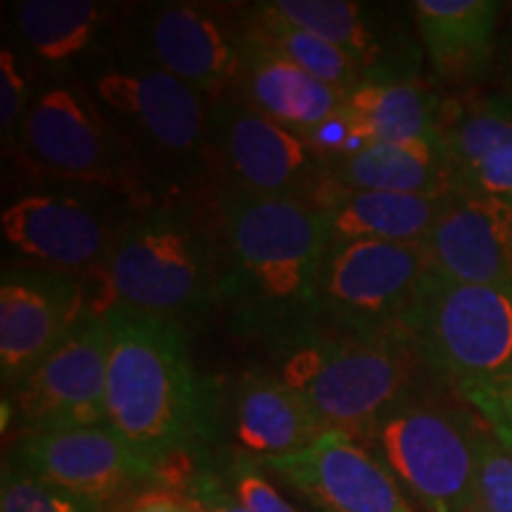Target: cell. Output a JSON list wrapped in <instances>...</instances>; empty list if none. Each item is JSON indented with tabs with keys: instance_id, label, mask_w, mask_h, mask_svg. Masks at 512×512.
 Returning <instances> with one entry per match:
<instances>
[{
	"instance_id": "25",
	"label": "cell",
	"mask_w": 512,
	"mask_h": 512,
	"mask_svg": "<svg viewBox=\"0 0 512 512\" xmlns=\"http://www.w3.org/2000/svg\"><path fill=\"white\" fill-rule=\"evenodd\" d=\"M261 5L292 27L323 38L342 50L368 76H387L389 55L373 12L354 0H261Z\"/></svg>"
},
{
	"instance_id": "17",
	"label": "cell",
	"mask_w": 512,
	"mask_h": 512,
	"mask_svg": "<svg viewBox=\"0 0 512 512\" xmlns=\"http://www.w3.org/2000/svg\"><path fill=\"white\" fill-rule=\"evenodd\" d=\"M427 271L456 283H512V207L451 190L422 242Z\"/></svg>"
},
{
	"instance_id": "1",
	"label": "cell",
	"mask_w": 512,
	"mask_h": 512,
	"mask_svg": "<svg viewBox=\"0 0 512 512\" xmlns=\"http://www.w3.org/2000/svg\"><path fill=\"white\" fill-rule=\"evenodd\" d=\"M107 425L183 489L219 444V384L195 370L190 328L112 309Z\"/></svg>"
},
{
	"instance_id": "2",
	"label": "cell",
	"mask_w": 512,
	"mask_h": 512,
	"mask_svg": "<svg viewBox=\"0 0 512 512\" xmlns=\"http://www.w3.org/2000/svg\"><path fill=\"white\" fill-rule=\"evenodd\" d=\"M223 245L233 330L271 342L320 320V275L332 245L316 204L219 188L211 195Z\"/></svg>"
},
{
	"instance_id": "29",
	"label": "cell",
	"mask_w": 512,
	"mask_h": 512,
	"mask_svg": "<svg viewBox=\"0 0 512 512\" xmlns=\"http://www.w3.org/2000/svg\"><path fill=\"white\" fill-rule=\"evenodd\" d=\"M36 93L38 88L31 86L29 72L19 60L17 50L3 46L0 50V138H3L5 155L15 145Z\"/></svg>"
},
{
	"instance_id": "24",
	"label": "cell",
	"mask_w": 512,
	"mask_h": 512,
	"mask_svg": "<svg viewBox=\"0 0 512 512\" xmlns=\"http://www.w3.org/2000/svg\"><path fill=\"white\" fill-rule=\"evenodd\" d=\"M330 185L344 190L446 195L453 190L439 143H370L351 157L328 162Z\"/></svg>"
},
{
	"instance_id": "20",
	"label": "cell",
	"mask_w": 512,
	"mask_h": 512,
	"mask_svg": "<svg viewBox=\"0 0 512 512\" xmlns=\"http://www.w3.org/2000/svg\"><path fill=\"white\" fill-rule=\"evenodd\" d=\"M238 50L240 72L235 95H240L242 100L278 124L304 133L344 107L347 93L313 79L297 64L249 36L240 24Z\"/></svg>"
},
{
	"instance_id": "3",
	"label": "cell",
	"mask_w": 512,
	"mask_h": 512,
	"mask_svg": "<svg viewBox=\"0 0 512 512\" xmlns=\"http://www.w3.org/2000/svg\"><path fill=\"white\" fill-rule=\"evenodd\" d=\"M223 245L214 209L166 200L138 211L86 283L91 313L124 309L174 320L185 328L221 306Z\"/></svg>"
},
{
	"instance_id": "14",
	"label": "cell",
	"mask_w": 512,
	"mask_h": 512,
	"mask_svg": "<svg viewBox=\"0 0 512 512\" xmlns=\"http://www.w3.org/2000/svg\"><path fill=\"white\" fill-rule=\"evenodd\" d=\"M110 325L88 313L12 392L3 413L17 437L107 422Z\"/></svg>"
},
{
	"instance_id": "12",
	"label": "cell",
	"mask_w": 512,
	"mask_h": 512,
	"mask_svg": "<svg viewBox=\"0 0 512 512\" xmlns=\"http://www.w3.org/2000/svg\"><path fill=\"white\" fill-rule=\"evenodd\" d=\"M114 55L162 69L209 102L235 95L238 86V24L200 3L126 10Z\"/></svg>"
},
{
	"instance_id": "10",
	"label": "cell",
	"mask_w": 512,
	"mask_h": 512,
	"mask_svg": "<svg viewBox=\"0 0 512 512\" xmlns=\"http://www.w3.org/2000/svg\"><path fill=\"white\" fill-rule=\"evenodd\" d=\"M425 275L422 245L332 240L320 275V320L361 337H408Z\"/></svg>"
},
{
	"instance_id": "35",
	"label": "cell",
	"mask_w": 512,
	"mask_h": 512,
	"mask_svg": "<svg viewBox=\"0 0 512 512\" xmlns=\"http://www.w3.org/2000/svg\"><path fill=\"white\" fill-rule=\"evenodd\" d=\"M124 512H190V501L181 489L152 486L124 505Z\"/></svg>"
},
{
	"instance_id": "37",
	"label": "cell",
	"mask_w": 512,
	"mask_h": 512,
	"mask_svg": "<svg viewBox=\"0 0 512 512\" xmlns=\"http://www.w3.org/2000/svg\"><path fill=\"white\" fill-rule=\"evenodd\" d=\"M190 501V512H209L207 508H204V505H200L197 501H192V498H188Z\"/></svg>"
},
{
	"instance_id": "11",
	"label": "cell",
	"mask_w": 512,
	"mask_h": 512,
	"mask_svg": "<svg viewBox=\"0 0 512 512\" xmlns=\"http://www.w3.org/2000/svg\"><path fill=\"white\" fill-rule=\"evenodd\" d=\"M209 145L221 188L316 204L330 185L328 162L240 95L209 105Z\"/></svg>"
},
{
	"instance_id": "39",
	"label": "cell",
	"mask_w": 512,
	"mask_h": 512,
	"mask_svg": "<svg viewBox=\"0 0 512 512\" xmlns=\"http://www.w3.org/2000/svg\"><path fill=\"white\" fill-rule=\"evenodd\" d=\"M415 510H418V512H425V510H420V508H415Z\"/></svg>"
},
{
	"instance_id": "31",
	"label": "cell",
	"mask_w": 512,
	"mask_h": 512,
	"mask_svg": "<svg viewBox=\"0 0 512 512\" xmlns=\"http://www.w3.org/2000/svg\"><path fill=\"white\" fill-rule=\"evenodd\" d=\"M456 394L484 420L486 430L512 451V368L489 380L463 384Z\"/></svg>"
},
{
	"instance_id": "9",
	"label": "cell",
	"mask_w": 512,
	"mask_h": 512,
	"mask_svg": "<svg viewBox=\"0 0 512 512\" xmlns=\"http://www.w3.org/2000/svg\"><path fill=\"white\" fill-rule=\"evenodd\" d=\"M138 209L72 188H34L12 197L0 214L3 242L19 264L91 283Z\"/></svg>"
},
{
	"instance_id": "7",
	"label": "cell",
	"mask_w": 512,
	"mask_h": 512,
	"mask_svg": "<svg viewBox=\"0 0 512 512\" xmlns=\"http://www.w3.org/2000/svg\"><path fill=\"white\" fill-rule=\"evenodd\" d=\"M470 413L411 387L380 415L363 446L425 512L477 503V439Z\"/></svg>"
},
{
	"instance_id": "22",
	"label": "cell",
	"mask_w": 512,
	"mask_h": 512,
	"mask_svg": "<svg viewBox=\"0 0 512 512\" xmlns=\"http://www.w3.org/2000/svg\"><path fill=\"white\" fill-rule=\"evenodd\" d=\"M446 195H401L328 185L316 207L328 219L332 240L422 245L439 219Z\"/></svg>"
},
{
	"instance_id": "27",
	"label": "cell",
	"mask_w": 512,
	"mask_h": 512,
	"mask_svg": "<svg viewBox=\"0 0 512 512\" xmlns=\"http://www.w3.org/2000/svg\"><path fill=\"white\" fill-rule=\"evenodd\" d=\"M0 512H98L67 491L43 482L5 458L0 475Z\"/></svg>"
},
{
	"instance_id": "28",
	"label": "cell",
	"mask_w": 512,
	"mask_h": 512,
	"mask_svg": "<svg viewBox=\"0 0 512 512\" xmlns=\"http://www.w3.org/2000/svg\"><path fill=\"white\" fill-rule=\"evenodd\" d=\"M219 475L228 491L238 498L247 512H299L266 477L264 465L247 453L230 451V456L219 463Z\"/></svg>"
},
{
	"instance_id": "36",
	"label": "cell",
	"mask_w": 512,
	"mask_h": 512,
	"mask_svg": "<svg viewBox=\"0 0 512 512\" xmlns=\"http://www.w3.org/2000/svg\"><path fill=\"white\" fill-rule=\"evenodd\" d=\"M501 93L512 102V34L508 43V55H505V81Z\"/></svg>"
},
{
	"instance_id": "18",
	"label": "cell",
	"mask_w": 512,
	"mask_h": 512,
	"mask_svg": "<svg viewBox=\"0 0 512 512\" xmlns=\"http://www.w3.org/2000/svg\"><path fill=\"white\" fill-rule=\"evenodd\" d=\"M15 29L34 67L55 79L100 67L117 50L121 5L98 0H22L12 5Z\"/></svg>"
},
{
	"instance_id": "21",
	"label": "cell",
	"mask_w": 512,
	"mask_h": 512,
	"mask_svg": "<svg viewBox=\"0 0 512 512\" xmlns=\"http://www.w3.org/2000/svg\"><path fill=\"white\" fill-rule=\"evenodd\" d=\"M411 8L437 79L472 83L491 67L501 0H415Z\"/></svg>"
},
{
	"instance_id": "23",
	"label": "cell",
	"mask_w": 512,
	"mask_h": 512,
	"mask_svg": "<svg viewBox=\"0 0 512 512\" xmlns=\"http://www.w3.org/2000/svg\"><path fill=\"white\" fill-rule=\"evenodd\" d=\"M344 112L370 143H439L444 102L408 74L368 76L347 93Z\"/></svg>"
},
{
	"instance_id": "4",
	"label": "cell",
	"mask_w": 512,
	"mask_h": 512,
	"mask_svg": "<svg viewBox=\"0 0 512 512\" xmlns=\"http://www.w3.org/2000/svg\"><path fill=\"white\" fill-rule=\"evenodd\" d=\"M8 155L36 188L100 192L138 211L166 202L162 185L91 88L74 79H55L38 88Z\"/></svg>"
},
{
	"instance_id": "8",
	"label": "cell",
	"mask_w": 512,
	"mask_h": 512,
	"mask_svg": "<svg viewBox=\"0 0 512 512\" xmlns=\"http://www.w3.org/2000/svg\"><path fill=\"white\" fill-rule=\"evenodd\" d=\"M420 368L458 387L512 368V283H456L427 271L406 325Z\"/></svg>"
},
{
	"instance_id": "33",
	"label": "cell",
	"mask_w": 512,
	"mask_h": 512,
	"mask_svg": "<svg viewBox=\"0 0 512 512\" xmlns=\"http://www.w3.org/2000/svg\"><path fill=\"white\" fill-rule=\"evenodd\" d=\"M299 136H302L325 162L351 157L356 155V152H361L366 145H370V140L358 131L354 119H351L344 110L330 114L328 119L311 126L309 131L299 133Z\"/></svg>"
},
{
	"instance_id": "5",
	"label": "cell",
	"mask_w": 512,
	"mask_h": 512,
	"mask_svg": "<svg viewBox=\"0 0 512 512\" xmlns=\"http://www.w3.org/2000/svg\"><path fill=\"white\" fill-rule=\"evenodd\" d=\"M264 347L273 356V375L297 389L328 430L361 444L380 415L413 387L420 368L408 337H361L323 320Z\"/></svg>"
},
{
	"instance_id": "30",
	"label": "cell",
	"mask_w": 512,
	"mask_h": 512,
	"mask_svg": "<svg viewBox=\"0 0 512 512\" xmlns=\"http://www.w3.org/2000/svg\"><path fill=\"white\" fill-rule=\"evenodd\" d=\"M477 503L491 512H512V451L489 430L477 439Z\"/></svg>"
},
{
	"instance_id": "6",
	"label": "cell",
	"mask_w": 512,
	"mask_h": 512,
	"mask_svg": "<svg viewBox=\"0 0 512 512\" xmlns=\"http://www.w3.org/2000/svg\"><path fill=\"white\" fill-rule=\"evenodd\" d=\"M91 93L162 185L166 200H192L214 183L209 100L150 64L114 55L91 72Z\"/></svg>"
},
{
	"instance_id": "19",
	"label": "cell",
	"mask_w": 512,
	"mask_h": 512,
	"mask_svg": "<svg viewBox=\"0 0 512 512\" xmlns=\"http://www.w3.org/2000/svg\"><path fill=\"white\" fill-rule=\"evenodd\" d=\"M221 430L256 460L283 458L328 432L311 403L273 373H245L219 387Z\"/></svg>"
},
{
	"instance_id": "13",
	"label": "cell",
	"mask_w": 512,
	"mask_h": 512,
	"mask_svg": "<svg viewBox=\"0 0 512 512\" xmlns=\"http://www.w3.org/2000/svg\"><path fill=\"white\" fill-rule=\"evenodd\" d=\"M10 458L98 512L126 505L152 486H171L169 477L107 422L17 437Z\"/></svg>"
},
{
	"instance_id": "34",
	"label": "cell",
	"mask_w": 512,
	"mask_h": 512,
	"mask_svg": "<svg viewBox=\"0 0 512 512\" xmlns=\"http://www.w3.org/2000/svg\"><path fill=\"white\" fill-rule=\"evenodd\" d=\"M181 491L188 498H192V501L204 505L209 512H247L238 503V498L230 494L214 465L197 467L188 477V482L183 484Z\"/></svg>"
},
{
	"instance_id": "15",
	"label": "cell",
	"mask_w": 512,
	"mask_h": 512,
	"mask_svg": "<svg viewBox=\"0 0 512 512\" xmlns=\"http://www.w3.org/2000/svg\"><path fill=\"white\" fill-rule=\"evenodd\" d=\"M91 313L83 280L10 264L0 278V382L8 394Z\"/></svg>"
},
{
	"instance_id": "32",
	"label": "cell",
	"mask_w": 512,
	"mask_h": 512,
	"mask_svg": "<svg viewBox=\"0 0 512 512\" xmlns=\"http://www.w3.org/2000/svg\"><path fill=\"white\" fill-rule=\"evenodd\" d=\"M453 190L496 197L512 207V136L453 178Z\"/></svg>"
},
{
	"instance_id": "16",
	"label": "cell",
	"mask_w": 512,
	"mask_h": 512,
	"mask_svg": "<svg viewBox=\"0 0 512 512\" xmlns=\"http://www.w3.org/2000/svg\"><path fill=\"white\" fill-rule=\"evenodd\" d=\"M259 463L318 512H418L387 467L344 432L328 430L302 451Z\"/></svg>"
},
{
	"instance_id": "26",
	"label": "cell",
	"mask_w": 512,
	"mask_h": 512,
	"mask_svg": "<svg viewBox=\"0 0 512 512\" xmlns=\"http://www.w3.org/2000/svg\"><path fill=\"white\" fill-rule=\"evenodd\" d=\"M238 24L261 41L273 53H278L285 60L297 64L313 79L328 83L342 93H351L354 88L366 79V74L349 60L342 50L330 46L323 38L309 34V31L292 27L268 12L261 3H249L238 10Z\"/></svg>"
},
{
	"instance_id": "38",
	"label": "cell",
	"mask_w": 512,
	"mask_h": 512,
	"mask_svg": "<svg viewBox=\"0 0 512 512\" xmlns=\"http://www.w3.org/2000/svg\"><path fill=\"white\" fill-rule=\"evenodd\" d=\"M465 512H491V510H486L482 503H472V505H470V508H467Z\"/></svg>"
}]
</instances>
